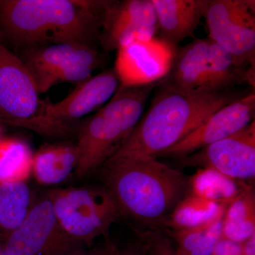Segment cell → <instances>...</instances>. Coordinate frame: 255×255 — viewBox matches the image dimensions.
Returning <instances> with one entry per match:
<instances>
[{"instance_id":"cell-9","label":"cell","mask_w":255,"mask_h":255,"mask_svg":"<svg viewBox=\"0 0 255 255\" xmlns=\"http://www.w3.org/2000/svg\"><path fill=\"white\" fill-rule=\"evenodd\" d=\"M209 39L255 66V1L202 0Z\"/></svg>"},{"instance_id":"cell-16","label":"cell","mask_w":255,"mask_h":255,"mask_svg":"<svg viewBox=\"0 0 255 255\" xmlns=\"http://www.w3.org/2000/svg\"><path fill=\"white\" fill-rule=\"evenodd\" d=\"M159 38L177 46L185 38H194L203 18L202 0H152Z\"/></svg>"},{"instance_id":"cell-15","label":"cell","mask_w":255,"mask_h":255,"mask_svg":"<svg viewBox=\"0 0 255 255\" xmlns=\"http://www.w3.org/2000/svg\"><path fill=\"white\" fill-rule=\"evenodd\" d=\"M210 39L194 38L177 48L173 63L159 85L182 93L212 91L209 87Z\"/></svg>"},{"instance_id":"cell-11","label":"cell","mask_w":255,"mask_h":255,"mask_svg":"<svg viewBox=\"0 0 255 255\" xmlns=\"http://www.w3.org/2000/svg\"><path fill=\"white\" fill-rule=\"evenodd\" d=\"M177 46L159 37L135 40L117 50L114 70L119 87L141 86L160 82L172 66Z\"/></svg>"},{"instance_id":"cell-20","label":"cell","mask_w":255,"mask_h":255,"mask_svg":"<svg viewBox=\"0 0 255 255\" xmlns=\"http://www.w3.org/2000/svg\"><path fill=\"white\" fill-rule=\"evenodd\" d=\"M33 203L27 183H0V242L20 226Z\"/></svg>"},{"instance_id":"cell-5","label":"cell","mask_w":255,"mask_h":255,"mask_svg":"<svg viewBox=\"0 0 255 255\" xmlns=\"http://www.w3.org/2000/svg\"><path fill=\"white\" fill-rule=\"evenodd\" d=\"M55 216L73 241L91 247L122 218L114 196L104 187L59 188L46 194Z\"/></svg>"},{"instance_id":"cell-18","label":"cell","mask_w":255,"mask_h":255,"mask_svg":"<svg viewBox=\"0 0 255 255\" xmlns=\"http://www.w3.org/2000/svg\"><path fill=\"white\" fill-rule=\"evenodd\" d=\"M209 87L212 91L235 88L246 82L255 87V66L243 61L210 39Z\"/></svg>"},{"instance_id":"cell-2","label":"cell","mask_w":255,"mask_h":255,"mask_svg":"<svg viewBox=\"0 0 255 255\" xmlns=\"http://www.w3.org/2000/svg\"><path fill=\"white\" fill-rule=\"evenodd\" d=\"M155 90L148 110L113 157L150 156L157 158L220 109L255 90L233 88L182 93L164 88L159 83Z\"/></svg>"},{"instance_id":"cell-29","label":"cell","mask_w":255,"mask_h":255,"mask_svg":"<svg viewBox=\"0 0 255 255\" xmlns=\"http://www.w3.org/2000/svg\"><path fill=\"white\" fill-rule=\"evenodd\" d=\"M115 255H143L140 248H128L120 250L117 248Z\"/></svg>"},{"instance_id":"cell-25","label":"cell","mask_w":255,"mask_h":255,"mask_svg":"<svg viewBox=\"0 0 255 255\" xmlns=\"http://www.w3.org/2000/svg\"><path fill=\"white\" fill-rule=\"evenodd\" d=\"M145 244L140 248L143 255H178L172 241L159 232L140 234Z\"/></svg>"},{"instance_id":"cell-24","label":"cell","mask_w":255,"mask_h":255,"mask_svg":"<svg viewBox=\"0 0 255 255\" xmlns=\"http://www.w3.org/2000/svg\"><path fill=\"white\" fill-rule=\"evenodd\" d=\"M189 184L194 195L224 204H229L243 188L238 187L234 179L209 168L199 169Z\"/></svg>"},{"instance_id":"cell-27","label":"cell","mask_w":255,"mask_h":255,"mask_svg":"<svg viewBox=\"0 0 255 255\" xmlns=\"http://www.w3.org/2000/svg\"><path fill=\"white\" fill-rule=\"evenodd\" d=\"M117 249L115 245L108 241L105 246L87 248L78 255H115Z\"/></svg>"},{"instance_id":"cell-4","label":"cell","mask_w":255,"mask_h":255,"mask_svg":"<svg viewBox=\"0 0 255 255\" xmlns=\"http://www.w3.org/2000/svg\"><path fill=\"white\" fill-rule=\"evenodd\" d=\"M159 82L119 87L111 100L75 129L80 160L75 174L85 177L113 157L124 145L144 113L150 94Z\"/></svg>"},{"instance_id":"cell-13","label":"cell","mask_w":255,"mask_h":255,"mask_svg":"<svg viewBox=\"0 0 255 255\" xmlns=\"http://www.w3.org/2000/svg\"><path fill=\"white\" fill-rule=\"evenodd\" d=\"M183 163L212 169L231 179H251L255 176V122L183 159Z\"/></svg>"},{"instance_id":"cell-10","label":"cell","mask_w":255,"mask_h":255,"mask_svg":"<svg viewBox=\"0 0 255 255\" xmlns=\"http://www.w3.org/2000/svg\"><path fill=\"white\" fill-rule=\"evenodd\" d=\"M119 85L114 68L105 69L78 84L63 100L56 103L47 100L46 117L49 137H64L75 132L80 120L105 105Z\"/></svg>"},{"instance_id":"cell-3","label":"cell","mask_w":255,"mask_h":255,"mask_svg":"<svg viewBox=\"0 0 255 255\" xmlns=\"http://www.w3.org/2000/svg\"><path fill=\"white\" fill-rule=\"evenodd\" d=\"M100 169L122 217L150 226L164 225L189 185L183 172L150 156L112 157Z\"/></svg>"},{"instance_id":"cell-7","label":"cell","mask_w":255,"mask_h":255,"mask_svg":"<svg viewBox=\"0 0 255 255\" xmlns=\"http://www.w3.org/2000/svg\"><path fill=\"white\" fill-rule=\"evenodd\" d=\"M16 54L31 73L40 94L58 84L85 81L107 61L97 46L80 43L36 47Z\"/></svg>"},{"instance_id":"cell-14","label":"cell","mask_w":255,"mask_h":255,"mask_svg":"<svg viewBox=\"0 0 255 255\" xmlns=\"http://www.w3.org/2000/svg\"><path fill=\"white\" fill-rule=\"evenodd\" d=\"M255 90L225 106L172 147L159 156L186 157L237 133L255 121Z\"/></svg>"},{"instance_id":"cell-1","label":"cell","mask_w":255,"mask_h":255,"mask_svg":"<svg viewBox=\"0 0 255 255\" xmlns=\"http://www.w3.org/2000/svg\"><path fill=\"white\" fill-rule=\"evenodd\" d=\"M110 0H0V38L14 53L61 43L97 46Z\"/></svg>"},{"instance_id":"cell-23","label":"cell","mask_w":255,"mask_h":255,"mask_svg":"<svg viewBox=\"0 0 255 255\" xmlns=\"http://www.w3.org/2000/svg\"><path fill=\"white\" fill-rule=\"evenodd\" d=\"M33 153L21 139L0 142V183L26 182L32 174Z\"/></svg>"},{"instance_id":"cell-12","label":"cell","mask_w":255,"mask_h":255,"mask_svg":"<svg viewBox=\"0 0 255 255\" xmlns=\"http://www.w3.org/2000/svg\"><path fill=\"white\" fill-rule=\"evenodd\" d=\"M158 25L152 0H110L99 46L106 53L135 40L156 37Z\"/></svg>"},{"instance_id":"cell-17","label":"cell","mask_w":255,"mask_h":255,"mask_svg":"<svg viewBox=\"0 0 255 255\" xmlns=\"http://www.w3.org/2000/svg\"><path fill=\"white\" fill-rule=\"evenodd\" d=\"M80 155L76 142L45 144L33 154L32 174L41 185H58L75 173Z\"/></svg>"},{"instance_id":"cell-22","label":"cell","mask_w":255,"mask_h":255,"mask_svg":"<svg viewBox=\"0 0 255 255\" xmlns=\"http://www.w3.org/2000/svg\"><path fill=\"white\" fill-rule=\"evenodd\" d=\"M228 206L202 199L191 193L178 203L164 226L172 230L198 226L223 216Z\"/></svg>"},{"instance_id":"cell-21","label":"cell","mask_w":255,"mask_h":255,"mask_svg":"<svg viewBox=\"0 0 255 255\" xmlns=\"http://www.w3.org/2000/svg\"><path fill=\"white\" fill-rule=\"evenodd\" d=\"M223 216L192 227L171 230L169 236L175 242L178 255H212L222 238Z\"/></svg>"},{"instance_id":"cell-26","label":"cell","mask_w":255,"mask_h":255,"mask_svg":"<svg viewBox=\"0 0 255 255\" xmlns=\"http://www.w3.org/2000/svg\"><path fill=\"white\" fill-rule=\"evenodd\" d=\"M212 255H243L241 243L221 238L215 247Z\"/></svg>"},{"instance_id":"cell-28","label":"cell","mask_w":255,"mask_h":255,"mask_svg":"<svg viewBox=\"0 0 255 255\" xmlns=\"http://www.w3.org/2000/svg\"><path fill=\"white\" fill-rule=\"evenodd\" d=\"M243 255H255V234L241 243Z\"/></svg>"},{"instance_id":"cell-19","label":"cell","mask_w":255,"mask_h":255,"mask_svg":"<svg viewBox=\"0 0 255 255\" xmlns=\"http://www.w3.org/2000/svg\"><path fill=\"white\" fill-rule=\"evenodd\" d=\"M255 234V196L253 187L244 186L223 216L222 238L242 243Z\"/></svg>"},{"instance_id":"cell-6","label":"cell","mask_w":255,"mask_h":255,"mask_svg":"<svg viewBox=\"0 0 255 255\" xmlns=\"http://www.w3.org/2000/svg\"><path fill=\"white\" fill-rule=\"evenodd\" d=\"M40 95L24 64L0 38V122L49 137L47 100Z\"/></svg>"},{"instance_id":"cell-30","label":"cell","mask_w":255,"mask_h":255,"mask_svg":"<svg viewBox=\"0 0 255 255\" xmlns=\"http://www.w3.org/2000/svg\"><path fill=\"white\" fill-rule=\"evenodd\" d=\"M0 255H12L10 254V253H8L7 251H6V250L4 249V248H3L2 246L0 245Z\"/></svg>"},{"instance_id":"cell-8","label":"cell","mask_w":255,"mask_h":255,"mask_svg":"<svg viewBox=\"0 0 255 255\" xmlns=\"http://www.w3.org/2000/svg\"><path fill=\"white\" fill-rule=\"evenodd\" d=\"M0 245L12 255H78L87 248L65 233L47 196L33 203L23 222Z\"/></svg>"}]
</instances>
